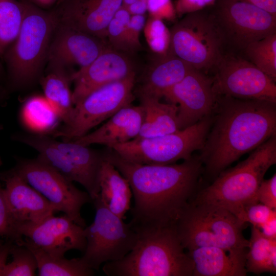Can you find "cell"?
I'll return each instance as SVG.
<instances>
[{"label":"cell","instance_id":"cell-47","mask_svg":"<svg viewBox=\"0 0 276 276\" xmlns=\"http://www.w3.org/2000/svg\"><path fill=\"white\" fill-rule=\"evenodd\" d=\"M2 94H1V93L0 92V103L2 101ZM3 129L2 128V125L0 124V131Z\"/></svg>","mask_w":276,"mask_h":276},{"label":"cell","instance_id":"cell-21","mask_svg":"<svg viewBox=\"0 0 276 276\" xmlns=\"http://www.w3.org/2000/svg\"><path fill=\"white\" fill-rule=\"evenodd\" d=\"M143 77L137 90L139 97L160 99L164 93L182 80L193 68L169 52L156 55Z\"/></svg>","mask_w":276,"mask_h":276},{"label":"cell","instance_id":"cell-41","mask_svg":"<svg viewBox=\"0 0 276 276\" xmlns=\"http://www.w3.org/2000/svg\"><path fill=\"white\" fill-rule=\"evenodd\" d=\"M252 4L276 16V0H242Z\"/></svg>","mask_w":276,"mask_h":276},{"label":"cell","instance_id":"cell-45","mask_svg":"<svg viewBox=\"0 0 276 276\" xmlns=\"http://www.w3.org/2000/svg\"><path fill=\"white\" fill-rule=\"evenodd\" d=\"M137 0H122V7L125 8L136 2Z\"/></svg>","mask_w":276,"mask_h":276},{"label":"cell","instance_id":"cell-26","mask_svg":"<svg viewBox=\"0 0 276 276\" xmlns=\"http://www.w3.org/2000/svg\"><path fill=\"white\" fill-rule=\"evenodd\" d=\"M72 73L62 68L48 69L39 79L44 97L63 124L70 122L74 108L70 89Z\"/></svg>","mask_w":276,"mask_h":276},{"label":"cell","instance_id":"cell-15","mask_svg":"<svg viewBox=\"0 0 276 276\" xmlns=\"http://www.w3.org/2000/svg\"><path fill=\"white\" fill-rule=\"evenodd\" d=\"M108 47L105 40L57 23L48 54V69L85 67Z\"/></svg>","mask_w":276,"mask_h":276},{"label":"cell","instance_id":"cell-33","mask_svg":"<svg viewBox=\"0 0 276 276\" xmlns=\"http://www.w3.org/2000/svg\"><path fill=\"white\" fill-rule=\"evenodd\" d=\"M143 32L148 47L154 54L162 55L169 52L171 33L163 20L148 15Z\"/></svg>","mask_w":276,"mask_h":276},{"label":"cell","instance_id":"cell-49","mask_svg":"<svg viewBox=\"0 0 276 276\" xmlns=\"http://www.w3.org/2000/svg\"><path fill=\"white\" fill-rule=\"evenodd\" d=\"M3 242V240H0V244Z\"/></svg>","mask_w":276,"mask_h":276},{"label":"cell","instance_id":"cell-39","mask_svg":"<svg viewBox=\"0 0 276 276\" xmlns=\"http://www.w3.org/2000/svg\"><path fill=\"white\" fill-rule=\"evenodd\" d=\"M217 0H177L174 6L177 16L203 10L213 6Z\"/></svg>","mask_w":276,"mask_h":276},{"label":"cell","instance_id":"cell-22","mask_svg":"<svg viewBox=\"0 0 276 276\" xmlns=\"http://www.w3.org/2000/svg\"><path fill=\"white\" fill-rule=\"evenodd\" d=\"M54 142L68 159L79 176V183L86 189L93 201L100 191L99 173L104 153L73 141L54 139Z\"/></svg>","mask_w":276,"mask_h":276},{"label":"cell","instance_id":"cell-7","mask_svg":"<svg viewBox=\"0 0 276 276\" xmlns=\"http://www.w3.org/2000/svg\"><path fill=\"white\" fill-rule=\"evenodd\" d=\"M170 30L169 52L206 74L214 71L227 53L212 13L202 10L186 14Z\"/></svg>","mask_w":276,"mask_h":276},{"label":"cell","instance_id":"cell-11","mask_svg":"<svg viewBox=\"0 0 276 276\" xmlns=\"http://www.w3.org/2000/svg\"><path fill=\"white\" fill-rule=\"evenodd\" d=\"M12 169L44 196L56 212H62L77 224L86 226L81 210L92 202L87 192L78 189L72 181L37 157L18 158Z\"/></svg>","mask_w":276,"mask_h":276},{"label":"cell","instance_id":"cell-19","mask_svg":"<svg viewBox=\"0 0 276 276\" xmlns=\"http://www.w3.org/2000/svg\"><path fill=\"white\" fill-rule=\"evenodd\" d=\"M0 180L4 183L5 197L16 232L18 226L39 223L56 212L44 196L12 169L0 172Z\"/></svg>","mask_w":276,"mask_h":276},{"label":"cell","instance_id":"cell-28","mask_svg":"<svg viewBox=\"0 0 276 276\" xmlns=\"http://www.w3.org/2000/svg\"><path fill=\"white\" fill-rule=\"evenodd\" d=\"M246 268L247 271L257 274L276 272V239L266 237L254 226L246 254Z\"/></svg>","mask_w":276,"mask_h":276},{"label":"cell","instance_id":"cell-48","mask_svg":"<svg viewBox=\"0 0 276 276\" xmlns=\"http://www.w3.org/2000/svg\"><path fill=\"white\" fill-rule=\"evenodd\" d=\"M2 164V161L1 158L0 157V166Z\"/></svg>","mask_w":276,"mask_h":276},{"label":"cell","instance_id":"cell-4","mask_svg":"<svg viewBox=\"0 0 276 276\" xmlns=\"http://www.w3.org/2000/svg\"><path fill=\"white\" fill-rule=\"evenodd\" d=\"M275 163L276 134L255 149L246 159L219 173L193 201L222 207L239 219L247 206L259 202L258 189L267 170Z\"/></svg>","mask_w":276,"mask_h":276},{"label":"cell","instance_id":"cell-2","mask_svg":"<svg viewBox=\"0 0 276 276\" xmlns=\"http://www.w3.org/2000/svg\"><path fill=\"white\" fill-rule=\"evenodd\" d=\"M217 104L199 156L212 176L276 134V103L220 96Z\"/></svg>","mask_w":276,"mask_h":276},{"label":"cell","instance_id":"cell-43","mask_svg":"<svg viewBox=\"0 0 276 276\" xmlns=\"http://www.w3.org/2000/svg\"><path fill=\"white\" fill-rule=\"evenodd\" d=\"M125 8L131 15L146 14L147 12V0H137Z\"/></svg>","mask_w":276,"mask_h":276},{"label":"cell","instance_id":"cell-18","mask_svg":"<svg viewBox=\"0 0 276 276\" xmlns=\"http://www.w3.org/2000/svg\"><path fill=\"white\" fill-rule=\"evenodd\" d=\"M52 11L57 23L106 40L108 26L122 0H60Z\"/></svg>","mask_w":276,"mask_h":276},{"label":"cell","instance_id":"cell-46","mask_svg":"<svg viewBox=\"0 0 276 276\" xmlns=\"http://www.w3.org/2000/svg\"><path fill=\"white\" fill-rule=\"evenodd\" d=\"M3 73V67L2 65L1 64V62H0V77H1Z\"/></svg>","mask_w":276,"mask_h":276},{"label":"cell","instance_id":"cell-16","mask_svg":"<svg viewBox=\"0 0 276 276\" xmlns=\"http://www.w3.org/2000/svg\"><path fill=\"white\" fill-rule=\"evenodd\" d=\"M84 228L64 214L52 215L37 223L20 225L17 232L48 254L64 257L70 250L84 251L86 240Z\"/></svg>","mask_w":276,"mask_h":276},{"label":"cell","instance_id":"cell-44","mask_svg":"<svg viewBox=\"0 0 276 276\" xmlns=\"http://www.w3.org/2000/svg\"><path fill=\"white\" fill-rule=\"evenodd\" d=\"M38 7H49L56 3H57L60 0H31Z\"/></svg>","mask_w":276,"mask_h":276},{"label":"cell","instance_id":"cell-31","mask_svg":"<svg viewBox=\"0 0 276 276\" xmlns=\"http://www.w3.org/2000/svg\"><path fill=\"white\" fill-rule=\"evenodd\" d=\"M131 15L121 7L111 19L106 31V40L112 49L125 54L133 52L129 44L127 27Z\"/></svg>","mask_w":276,"mask_h":276},{"label":"cell","instance_id":"cell-9","mask_svg":"<svg viewBox=\"0 0 276 276\" xmlns=\"http://www.w3.org/2000/svg\"><path fill=\"white\" fill-rule=\"evenodd\" d=\"M92 202L96 214L93 222L84 228L86 246L81 257L93 270L103 263L123 258L134 247L137 233L130 223L112 212L98 195Z\"/></svg>","mask_w":276,"mask_h":276},{"label":"cell","instance_id":"cell-3","mask_svg":"<svg viewBox=\"0 0 276 276\" xmlns=\"http://www.w3.org/2000/svg\"><path fill=\"white\" fill-rule=\"evenodd\" d=\"M137 240L123 258L105 263L108 276H190L193 263L176 226L135 229Z\"/></svg>","mask_w":276,"mask_h":276},{"label":"cell","instance_id":"cell-37","mask_svg":"<svg viewBox=\"0 0 276 276\" xmlns=\"http://www.w3.org/2000/svg\"><path fill=\"white\" fill-rule=\"evenodd\" d=\"M147 19L146 14L131 15L127 27V36L129 44L132 52L142 48L140 40L141 33Z\"/></svg>","mask_w":276,"mask_h":276},{"label":"cell","instance_id":"cell-36","mask_svg":"<svg viewBox=\"0 0 276 276\" xmlns=\"http://www.w3.org/2000/svg\"><path fill=\"white\" fill-rule=\"evenodd\" d=\"M149 16L167 21H174L177 17L172 0H147Z\"/></svg>","mask_w":276,"mask_h":276},{"label":"cell","instance_id":"cell-34","mask_svg":"<svg viewBox=\"0 0 276 276\" xmlns=\"http://www.w3.org/2000/svg\"><path fill=\"white\" fill-rule=\"evenodd\" d=\"M0 236L20 244L23 241L16 232L5 197L4 186L0 180Z\"/></svg>","mask_w":276,"mask_h":276},{"label":"cell","instance_id":"cell-40","mask_svg":"<svg viewBox=\"0 0 276 276\" xmlns=\"http://www.w3.org/2000/svg\"><path fill=\"white\" fill-rule=\"evenodd\" d=\"M258 228L266 237L276 239V216L271 217Z\"/></svg>","mask_w":276,"mask_h":276},{"label":"cell","instance_id":"cell-25","mask_svg":"<svg viewBox=\"0 0 276 276\" xmlns=\"http://www.w3.org/2000/svg\"><path fill=\"white\" fill-rule=\"evenodd\" d=\"M139 98L144 117L139 134L135 139L156 137L180 130L176 105L163 103L154 97L142 96Z\"/></svg>","mask_w":276,"mask_h":276},{"label":"cell","instance_id":"cell-14","mask_svg":"<svg viewBox=\"0 0 276 276\" xmlns=\"http://www.w3.org/2000/svg\"><path fill=\"white\" fill-rule=\"evenodd\" d=\"M178 107L180 130L211 115L216 107L218 96L213 88V78L193 68L180 82L163 96Z\"/></svg>","mask_w":276,"mask_h":276},{"label":"cell","instance_id":"cell-5","mask_svg":"<svg viewBox=\"0 0 276 276\" xmlns=\"http://www.w3.org/2000/svg\"><path fill=\"white\" fill-rule=\"evenodd\" d=\"M24 3V17L19 33L4 55L9 85L18 89L33 85L42 77L57 25L52 12Z\"/></svg>","mask_w":276,"mask_h":276},{"label":"cell","instance_id":"cell-20","mask_svg":"<svg viewBox=\"0 0 276 276\" xmlns=\"http://www.w3.org/2000/svg\"><path fill=\"white\" fill-rule=\"evenodd\" d=\"M144 117V110L141 105L130 104L119 110L96 130L72 141L83 145L99 144L111 149L136 138Z\"/></svg>","mask_w":276,"mask_h":276},{"label":"cell","instance_id":"cell-8","mask_svg":"<svg viewBox=\"0 0 276 276\" xmlns=\"http://www.w3.org/2000/svg\"><path fill=\"white\" fill-rule=\"evenodd\" d=\"M212 114L175 132L134 139L111 149L121 158L140 164L168 165L190 159L195 151L201 150L204 145L213 123Z\"/></svg>","mask_w":276,"mask_h":276},{"label":"cell","instance_id":"cell-35","mask_svg":"<svg viewBox=\"0 0 276 276\" xmlns=\"http://www.w3.org/2000/svg\"><path fill=\"white\" fill-rule=\"evenodd\" d=\"M276 216V209H272L260 202L247 206L241 216L239 220L243 223H250L259 228L273 216Z\"/></svg>","mask_w":276,"mask_h":276},{"label":"cell","instance_id":"cell-27","mask_svg":"<svg viewBox=\"0 0 276 276\" xmlns=\"http://www.w3.org/2000/svg\"><path fill=\"white\" fill-rule=\"evenodd\" d=\"M20 244L28 247L34 255L40 276H91L94 274V270L81 257L67 259L51 255L25 238Z\"/></svg>","mask_w":276,"mask_h":276},{"label":"cell","instance_id":"cell-13","mask_svg":"<svg viewBox=\"0 0 276 276\" xmlns=\"http://www.w3.org/2000/svg\"><path fill=\"white\" fill-rule=\"evenodd\" d=\"M214 72L218 96L276 103L275 81L244 57L227 53Z\"/></svg>","mask_w":276,"mask_h":276},{"label":"cell","instance_id":"cell-12","mask_svg":"<svg viewBox=\"0 0 276 276\" xmlns=\"http://www.w3.org/2000/svg\"><path fill=\"white\" fill-rule=\"evenodd\" d=\"M212 14L227 47L243 51L276 33V16L242 0H219Z\"/></svg>","mask_w":276,"mask_h":276},{"label":"cell","instance_id":"cell-29","mask_svg":"<svg viewBox=\"0 0 276 276\" xmlns=\"http://www.w3.org/2000/svg\"><path fill=\"white\" fill-rule=\"evenodd\" d=\"M24 14V2L0 0V58L16 38Z\"/></svg>","mask_w":276,"mask_h":276},{"label":"cell","instance_id":"cell-23","mask_svg":"<svg viewBox=\"0 0 276 276\" xmlns=\"http://www.w3.org/2000/svg\"><path fill=\"white\" fill-rule=\"evenodd\" d=\"M193 263V275L244 276L246 260L215 246H201L187 252Z\"/></svg>","mask_w":276,"mask_h":276},{"label":"cell","instance_id":"cell-10","mask_svg":"<svg viewBox=\"0 0 276 276\" xmlns=\"http://www.w3.org/2000/svg\"><path fill=\"white\" fill-rule=\"evenodd\" d=\"M135 73L92 91L74 105L70 122L54 134L61 141L80 137L108 119L121 108L131 104Z\"/></svg>","mask_w":276,"mask_h":276},{"label":"cell","instance_id":"cell-17","mask_svg":"<svg viewBox=\"0 0 276 276\" xmlns=\"http://www.w3.org/2000/svg\"><path fill=\"white\" fill-rule=\"evenodd\" d=\"M135 73L126 54L109 46L88 65L72 73L73 103L75 105L95 90Z\"/></svg>","mask_w":276,"mask_h":276},{"label":"cell","instance_id":"cell-1","mask_svg":"<svg viewBox=\"0 0 276 276\" xmlns=\"http://www.w3.org/2000/svg\"><path fill=\"white\" fill-rule=\"evenodd\" d=\"M104 156L129 182L134 200L129 223L135 229L176 226L194 196L202 171L199 156L168 165L132 163L111 149Z\"/></svg>","mask_w":276,"mask_h":276},{"label":"cell","instance_id":"cell-42","mask_svg":"<svg viewBox=\"0 0 276 276\" xmlns=\"http://www.w3.org/2000/svg\"><path fill=\"white\" fill-rule=\"evenodd\" d=\"M13 243L14 242L12 241L7 240L6 242H3L0 244V276H2L4 268L7 264V260L10 255V249Z\"/></svg>","mask_w":276,"mask_h":276},{"label":"cell","instance_id":"cell-32","mask_svg":"<svg viewBox=\"0 0 276 276\" xmlns=\"http://www.w3.org/2000/svg\"><path fill=\"white\" fill-rule=\"evenodd\" d=\"M12 260L7 263L2 276H33L37 269V263L32 252L26 246L13 243L10 249Z\"/></svg>","mask_w":276,"mask_h":276},{"label":"cell","instance_id":"cell-6","mask_svg":"<svg viewBox=\"0 0 276 276\" xmlns=\"http://www.w3.org/2000/svg\"><path fill=\"white\" fill-rule=\"evenodd\" d=\"M245 224L227 210L193 200L178 220L176 228L188 250L201 246H215L246 260L249 240L242 234Z\"/></svg>","mask_w":276,"mask_h":276},{"label":"cell","instance_id":"cell-24","mask_svg":"<svg viewBox=\"0 0 276 276\" xmlns=\"http://www.w3.org/2000/svg\"><path fill=\"white\" fill-rule=\"evenodd\" d=\"M99 196L114 214L123 219L130 209L132 191L127 179L108 160L103 161L99 173Z\"/></svg>","mask_w":276,"mask_h":276},{"label":"cell","instance_id":"cell-38","mask_svg":"<svg viewBox=\"0 0 276 276\" xmlns=\"http://www.w3.org/2000/svg\"><path fill=\"white\" fill-rule=\"evenodd\" d=\"M259 202L272 209H276V174L267 180H263L257 191Z\"/></svg>","mask_w":276,"mask_h":276},{"label":"cell","instance_id":"cell-30","mask_svg":"<svg viewBox=\"0 0 276 276\" xmlns=\"http://www.w3.org/2000/svg\"><path fill=\"white\" fill-rule=\"evenodd\" d=\"M242 52L245 59L276 81V33L249 44Z\"/></svg>","mask_w":276,"mask_h":276}]
</instances>
